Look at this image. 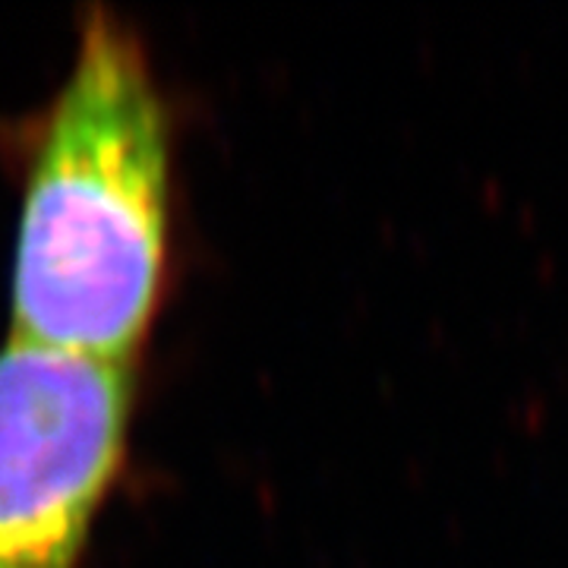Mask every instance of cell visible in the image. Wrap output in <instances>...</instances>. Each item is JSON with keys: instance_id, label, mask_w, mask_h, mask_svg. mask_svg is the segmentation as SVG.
Returning <instances> with one entry per match:
<instances>
[{"instance_id": "obj_1", "label": "cell", "mask_w": 568, "mask_h": 568, "mask_svg": "<svg viewBox=\"0 0 568 568\" xmlns=\"http://www.w3.org/2000/svg\"><path fill=\"white\" fill-rule=\"evenodd\" d=\"M168 253V104L140 36L95 7L26 168L13 342L130 366L162 304Z\"/></svg>"}, {"instance_id": "obj_2", "label": "cell", "mask_w": 568, "mask_h": 568, "mask_svg": "<svg viewBox=\"0 0 568 568\" xmlns=\"http://www.w3.org/2000/svg\"><path fill=\"white\" fill-rule=\"evenodd\" d=\"M133 369L0 347V568H80L121 477Z\"/></svg>"}]
</instances>
